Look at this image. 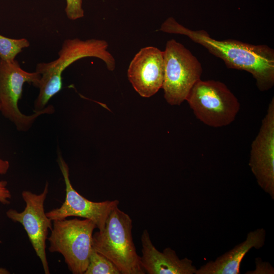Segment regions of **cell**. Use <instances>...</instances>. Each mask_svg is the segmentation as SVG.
<instances>
[{
	"instance_id": "6da1fadb",
	"label": "cell",
	"mask_w": 274,
	"mask_h": 274,
	"mask_svg": "<svg viewBox=\"0 0 274 274\" xmlns=\"http://www.w3.org/2000/svg\"><path fill=\"white\" fill-rule=\"evenodd\" d=\"M160 30L187 36L223 60L227 67L249 73L260 91H267L274 85V50L267 45H253L231 39L218 40L206 30L189 29L172 17L162 23Z\"/></svg>"
},
{
	"instance_id": "7a4b0ae2",
	"label": "cell",
	"mask_w": 274,
	"mask_h": 274,
	"mask_svg": "<svg viewBox=\"0 0 274 274\" xmlns=\"http://www.w3.org/2000/svg\"><path fill=\"white\" fill-rule=\"evenodd\" d=\"M108 43L104 40L91 39L82 41L78 38L64 41L58 52V58L50 62L37 64L36 72L41 79L39 93L33 104V111H40L47 106L49 100L62 88V74L76 61L88 57L102 60L107 68L113 71L115 60L108 50Z\"/></svg>"
},
{
	"instance_id": "3957f363",
	"label": "cell",
	"mask_w": 274,
	"mask_h": 274,
	"mask_svg": "<svg viewBox=\"0 0 274 274\" xmlns=\"http://www.w3.org/2000/svg\"><path fill=\"white\" fill-rule=\"evenodd\" d=\"M132 228L130 217L117 206L110 213L103 230L93 234L92 247L110 259L121 274H145Z\"/></svg>"
},
{
	"instance_id": "277c9868",
	"label": "cell",
	"mask_w": 274,
	"mask_h": 274,
	"mask_svg": "<svg viewBox=\"0 0 274 274\" xmlns=\"http://www.w3.org/2000/svg\"><path fill=\"white\" fill-rule=\"evenodd\" d=\"M95 228L94 223L88 219L54 220L47 238L48 250L51 253L61 254L72 273L84 274L92 250V235Z\"/></svg>"
},
{
	"instance_id": "5b68a950",
	"label": "cell",
	"mask_w": 274,
	"mask_h": 274,
	"mask_svg": "<svg viewBox=\"0 0 274 274\" xmlns=\"http://www.w3.org/2000/svg\"><path fill=\"white\" fill-rule=\"evenodd\" d=\"M41 77L37 72L30 73L22 69L16 60L9 62L0 58V111L19 131L30 129L40 116L55 112L51 105L31 115H25L19 110L18 102L22 97L24 83L38 88Z\"/></svg>"
},
{
	"instance_id": "8992f818",
	"label": "cell",
	"mask_w": 274,
	"mask_h": 274,
	"mask_svg": "<svg viewBox=\"0 0 274 274\" xmlns=\"http://www.w3.org/2000/svg\"><path fill=\"white\" fill-rule=\"evenodd\" d=\"M186 100L197 119L212 127L231 124L240 110L238 99L223 82L200 80Z\"/></svg>"
},
{
	"instance_id": "52a82bcc",
	"label": "cell",
	"mask_w": 274,
	"mask_h": 274,
	"mask_svg": "<svg viewBox=\"0 0 274 274\" xmlns=\"http://www.w3.org/2000/svg\"><path fill=\"white\" fill-rule=\"evenodd\" d=\"M163 52L164 97L169 105H180L201 80L202 67L196 57L174 39L166 42Z\"/></svg>"
},
{
	"instance_id": "ba28073f",
	"label": "cell",
	"mask_w": 274,
	"mask_h": 274,
	"mask_svg": "<svg viewBox=\"0 0 274 274\" xmlns=\"http://www.w3.org/2000/svg\"><path fill=\"white\" fill-rule=\"evenodd\" d=\"M48 188L49 183L47 181L40 194H35L28 190L23 191L22 197L25 203L24 210L19 212L10 209L6 212V215L10 219L23 226L46 274L50 273L46 242L49 230L52 229L53 226L52 220L47 217L44 209Z\"/></svg>"
},
{
	"instance_id": "9c48e42d",
	"label": "cell",
	"mask_w": 274,
	"mask_h": 274,
	"mask_svg": "<svg viewBox=\"0 0 274 274\" xmlns=\"http://www.w3.org/2000/svg\"><path fill=\"white\" fill-rule=\"evenodd\" d=\"M57 162L65 185V198L59 208L46 213L47 217L52 221L72 216L88 219L94 223L99 231L102 230L110 213L119 205V200L94 202L86 198L73 188L70 179L69 167L59 149H57Z\"/></svg>"
},
{
	"instance_id": "30bf717a",
	"label": "cell",
	"mask_w": 274,
	"mask_h": 274,
	"mask_svg": "<svg viewBox=\"0 0 274 274\" xmlns=\"http://www.w3.org/2000/svg\"><path fill=\"white\" fill-rule=\"evenodd\" d=\"M249 165L259 187L274 199V98L253 141Z\"/></svg>"
},
{
	"instance_id": "8fae6325",
	"label": "cell",
	"mask_w": 274,
	"mask_h": 274,
	"mask_svg": "<svg viewBox=\"0 0 274 274\" xmlns=\"http://www.w3.org/2000/svg\"><path fill=\"white\" fill-rule=\"evenodd\" d=\"M127 76L141 96L149 97L154 95L162 88L163 81V51L153 46L141 49L130 62Z\"/></svg>"
},
{
	"instance_id": "7c38bea8",
	"label": "cell",
	"mask_w": 274,
	"mask_h": 274,
	"mask_svg": "<svg viewBox=\"0 0 274 274\" xmlns=\"http://www.w3.org/2000/svg\"><path fill=\"white\" fill-rule=\"evenodd\" d=\"M142 256L141 261L146 273L148 274H195L197 268L188 258L180 259L170 247L162 252L152 243L149 233L144 229L141 235Z\"/></svg>"
},
{
	"instance_id": "4fadbf2b",
	"label": "cell",
	"mask_w": 274,
	"mask_h": 274,
	"mask_svg": "<svg viewBox=\"0 0 274 274\" xmlns=\"http://www.w3.org/2000/svg\"><path fill=\"white\" fill-rule=\"evenodd\" d=\"M266 231L259 228L248 232L245 240L230 250L197 269L195 274H239L242 261L253 248L259 249L265 244Z\"/></svg>"
},
{
	"instance_id": "5bb4252c",
	"label": "cell",
	"mask_w": 274,
	"mask_h": 274,
	"mask_svg": "<svg viewBox=\"0 0 274 274\" xmlns=\"http://www.w3.org/2000/svg\"><path fill=\"white\" fill-rule=\"evenodd\" d=\"M84 274H121L117 266L107 257L92 249Z\"/></svg>"
},
{
	"instance_id": "9a60e30c",
	"label": "cell",
	"mask_w": 274,
	"mask_h": 274,
	"mask_svg": "<svg viewBox=\"0 0 274 274\" xmlns=\"http://www.w3.org/2000/svg\"><path fill=\"white\" fill-rule=\"evenodd\" d=\"M29 45L25 38L11 39L0 35V58L6 61H14L17 55Z\"/></svg>"
},
{
	"instance_id": "2e32d148",
	"label": "cell",
	"mask_w": 274,
	"mask_h": 274,
	"mask_svg": "<svg viewBox=\"0 0 274 274\" xmlns=\"http://www.w3.org/2000/svg\"><path fill=\"white\" fill-rule=\"evenodd\" d=\"M66 3L65 11L69 19L75 20L84 17L82 0H66Z\"/></svg>"
},
{
	"instance_id": "e0dca14e",
	"label": "cell",
	"mask_w": 274,
	"mask_h": 274,
	"mask_svg": "<svg viewBox=\"0 0 274 274\" xmlns=\"http://www.w3.org/2000/svg\"><path fill=\"white\" fill-rule=\"evenodd\" d=\"M256 268L254 270L250 272L246 273L252 274H273L274 268L270 263L267 262H263L261 258L255 259Z\"/></svg>"
},
{
	"instance_id": "ac0fdd59",
	"label": "cell",
	"mask_w": 274,
	"mask_h": 274,
	"mask_svg": "<svg viewBox=\"0 0 274 274\" xmlns=\"http://www.w3.org/2000/svg\"><path fill=\"white\" fill-rule=\"evenodd\" d=\"M8 182L6 181H0V203L3 204L10 203V199L12 197L11 193L7 188Z\"/></svg>"
},
{
	"instance_id": "d6986e66",
	"label": "cell",
	"mask_w": 274,
	"mask_h": 274,
	"mask_svg": "<svg viewBox=\"0 0 274 274\" xmlns=\"http://www.w3.org/2000/svg\"><path fill=\"white\" fill-rule=\"evenodd\" d=\"M10 167V163L8 160H5L0 158V175L7 174Z\"/></svg>"
},
{
	"instance_id": "ffe728a7",
	"label": "cell",
	"mask_w": 274,
	"mask_h": 274,
	"mask_svg": "<svg viewBox=\"0 0 274 274\" xmlns=\"http://www.w3.org/2000/svg\"><path fill=\"white\" fill-rule=\"evenodd\" d=\"M10 272L7 269L3 267H0V274H9Z\"/></svg>"
}]
</instances>
